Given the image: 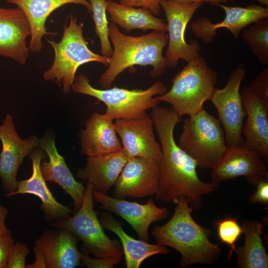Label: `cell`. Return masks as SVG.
Returning a JSON list of instances; mask_svg holds the SVG:
<instances>
[{
  "label": "cell",
  "mask_w": 268,
  "mask_h": 268,
  "mask_svg": "<svg viewBox=\"0 0 268 268\" xmlns=\"http://www.w3.org/2000/svg\"><path fill=\"white\" fill-rule=\"evenodd\" d=\"M92 7L95 32L99 38L101 55L111 57L113 50L109 37V25L106 15V0H88Z\"/></svg>",
  "instance_id": "f1b7e54d"
},
{
  "label": "cell",
  "mask_w": 268,
  "mask_h": 268,
  "mask_svg": "<svg viewBox=\"0 0 268 268\" xmlns=\"http://www.w3.org/2000/svg\"><path fill=\"white\" fill-rule=\"evenodd\" d=\"M242 227L244 243L243 246L236 247V267L267 268L268 255L263 242V223L258 220H245Z\"/></svg>",
  "instance_id": "4316f807"
},
{
  "label": "cell",
  "mask_w": 268,
  "mask_h": 268,
  "mask_svg": "<svg viewBox=\"0 0 268 268\" xmlns=\"http://www.w3.org/2000/svg\"><path fill=\"white\" fill-rule=\"evenodd\" d=\"M92 196L93 200L99 204V208L121 217L130 224L140 239L145 241L149 240L150 225L166 219L169 215L167 208L157 206L151 199L146 203L140 204L112 197L94 190Z\"/></svg>",
  "instance_id": "4fadbf2b"
},
{
  "label": "cell",
  "mask_w": 268,
  "mask_h": 268,
  "mask_svg": "<svg viewBox=\"0 0 268 268\" xmlns=\"http://www.w3.org/2000/svg\"><path fill=\"white\" fill-rule=\"evenodd\" d=\"M268 163L257 152L244 144L227 146L217 163L211 169V181L220 183L244 177L247 182L256 185L268 179Z\"/></svg>",
  "instance_id": "7c38bea8"
},
{
  "label": "cell",
  "mask_w": 268,
  "mask_h": 268,
  "mask_svg": "<svg viewBox=\"0 0 268 268\" xmlns=\"http://www.w3.org/2000/svg\"><path fill=\"white\" fill-rule=\"evenodd\" d=\"M248 87L255 95L268 102V68L262 69Z\"/></svg>",
  "instance_id": "1f68e13d"
},
{
  "label": "cell",
  "mask_w": 268,
  "mask_h": 268,
  "mask_svg": "<svg viewBox=\"0 0 268 268\" xmlns=\"http://www.w3.org/2000/svg\"><path fill=\"white\" fill-rule=\"evenodd\" d=\"M14 243L10 230L0 235V268H6Z\"/></svg>",
  "instance_id": "836d02e7"
},
{
  "label": "cell",
  "mask_w": 268,
  "mask_h": 268,
  "mask_svg": "<svg viewBox=\"0 0 268 268\" xmlns=\"http://www.w3.org/2000/svg\"><path fill=\"white\" fill-rule=\"evenodd\" d=\"M259 2L261 4L266 5L267 7L268 6V0H255Z\"/></svg>",
  "instance_id": "ab89813d"
},
{
  "label": "cell",
  "mask_w": 268,
  "mask_h": 268,
  "mask_svg": "<svg viewBox=\"0 0 268 268\" xmlns=\"http://www.w3.org/2000/svg\"><path fill=\"white\" fill-rule=\"evenodd\" d=\"M242 37L259 61L268 65V17L259 20L243 30Z\"/></svg>",
  "instance_id": "83f0119b"
},
{
  "label": "cell",
  "mask_w": 268,
  "mask_h": 268,
  "mask_svg": "<svg viewBox=\"0 0 268 268\" xmlns=\"http://www.w3.org/2000/svg\"><path fill=\"white\" fill-rule=\"evenodd\" d=\"M71 89L76 93L93 97L106 106L104 116L111 120H130L144 116L146 111L159 105L155 96L165 93L167 87L158 80L146 89H128L115 86L104 89L93 87L87 76L75 77Z\"/></svg>",
  "instance_id": "8992f818"
},
{
  "label": "cell",
  "mask_w": 268,
  "mask_h": 268,
  "mask_svg": "<svg viewBox=\"0 0 268 268\" xmlns=\"http://www.w3.org/2000/svg\"><path fill=\"white\" fill-rule=\"evenodd\" d=\"M150 116L162 150L156 199L176 204L180 199H185L193 210L201 208L202 197L217 191L219 183L200 180L196 162L175 141L174 129L181 117L171 107L158 105L151 109Z\"/></svg>",
  "instance_id": "6da1fadb"
},
{
  "label": "cell",
  "mask_w": 268,
  "mask_h": 268,
  "mask_svg": "<svg viewBox=\"0 0 268 268\" xmlns=\"http://www.w3.org/2000/svg\"><path fill=\"white\" fill-rule=\"evenodd\" d=\"M171 218L152 230L156 243L169 246L181 255L179 266L186 268L196 264L212 265L219 259L221 249L219 244L212 243L209 229L198 224L191 213L193 209L188 201L182 199L176 204Z\"/></svg>",
  "instance_id": "7a4b0ae2"
},
{
  "label": "cell",
  "mask_w": 268,
  "mask_h": 268,
  "mask_svg": "<svg viewBox=\"0 0 268 268\" xmlns=\"http://www.w3.org/2000/svg\"><path fill=\"white\" fill-rule=\"evenodd\" d=\"M246 75L242 66L234 68L221 88H215L208 101L218 113V120L224 131L227 146H237L244 144L242 128L246 112L240 91L241 83Z\"/></svg>",
  "instance_id": "9c48e42d"
},
{
  "label": "cell",
  "mask_w": 268,
  "mask_h": 268,
  "mask_svg": "<svg viewBox=\"0 0 268 268\" xmlns=\"http://www.w3.org/2000/svg\"><path fill=\"white\" fill-rule=\"evenodd\" d=\"M178 144L202 169H212L227 147L219 120L204 108L184 119Z\"/></svg>",
  "instance_id": "52a82bcc"
},
{
  "label": "cell",
  "mask_w": 268,
  "mask_h": 268,
  "mask_svg": "<svg viewBox=\"0 0 268 268\" xmlns=\"http://www.w3.org/2000/svg\"><path fill=\"white\" fill-rule=\"evenodd\" d=\"M114 126L128 158L139 157L159 162L162 150L155 137L150 116L146 114L139 118L116 120Z\"/></svg>",
  "instance_id": "9a60e30c"
},
{
  "label": "cell",
  "mask_w": 268,
  "mask_h": 268,
  "mask_svg": "<svg viewBox=\"0 0 268 268\" xmlns=\"http://www.w3.org/2000/svg\"><path fill=\"white\" fill-rule=\"evenodd\" d=\"M81 262L88 268H112L121 262L115 259L91 258L89 254L81 253Z\"/></svg>",
  "instance_id": "d6a6232c"
},
{
  "label": "cell",
  "mask_w": 268,
  "mask_h": 268,
  "mask_svg": "<svg viewBox=\"0 0 268 268\" xmlns=\"http://www.w3.org/2000/svg\"><path fill=\"white\" fill-rule=\"evenodd\" d=\"M7 3L15 4L25 15L31 29L29 49L35 54L40 52L44 44V36L56 35L57 33L47 31L45 24L50 15L59 7L69 3L81 4L91 13L92 7L88 0H5Z\"/></svg>",
  "instance_id": "7402d4cb"
},
{
  "label": "cell",
  "mask_w": 268,
  "mask_h": 268,
  "mask_svg": "<svg viewBox=\"0 0 268 268\" xmlns=\"http://www.w3.org/2000/svg\"><path fill=\"white\" fill-rule=\"evenodd\" d=\"M8 212V209L5 206L0 204V235L10 231L5 224Z\"/></svg>",
  "instance_id": "74e56055"
},
{
  "label": "cell",
  "mask_w": 268,
  "mask_h": 268,
  "mask_svg": "<svg viewBox=\"0 0 268 268\" xmlns=\"http://www.w3.org/2000/svg\"><path fill=\"white\" fill-rule=\"evenodd\" d=\"M256 186V189L251 194L249 201L252 204H268V179L259 182Z\"/></svg>",
  "instance_id": "d590c367"
},
{
  "label": "cell",
  "mask_w": 268,
  "mask_h": 268,
  "mask_svg": "<svg viewBox=\"0 0 268 268\" xmlns=\"http://www.w3.org/2000/svg\"><path fill=\"white\" fill-rule=\"evenodd\" d=\"M0 179L3 191L8 194L16 190L19 168L24 158L39 147L40 139L33 135L22 139L16 132L12 116L6 114L0 126Z\"/></svg>",
  "instance_id": "8fae6325"
},
{
  "label": "cell",
  "mask_w": 268,
  "mask_h": 268,
  "mask_svg": "<svg viewBox=\"0 0 268 268\" xmlns=\"http://www.w3.org/2000/svg\"><path fill=\"white\" fill-rule=\"evenodd\" d=\"M214 224L216 225L217 235L221 243L226 244L230 248L227 257L229 260L233 252L236 251V243L243 234V228L238 222L237 218L231 216L219 219Z\"/></svg>",
  "instance_id": "f546056e"
},
{
  "label": "cell",
  "mask_w": 268,
  "mask_h": 268,
  "mask_svg": "<svg viewBox=\"0 0 268 268\" xmlns=\"http://www.w3.org/2000/svg\"><path fill=\"white\" fill-rule=\"evenodd\" d=\"M217 82L216 71L199 56L187 63L173 77L169 90L155 98L169 104L180 117L192 116L204 108Z\"/></svg>",
  "instance_id": "5b68a950"
},
{
  "label": "cell",
  "mask_w": 268,
  "mask_h": 268,
  "mask_svg": "<svg viewBox=\"0 0 268 268\" xmlns=\"http://www.w3.org/2000/svg\"><path fill=\"white\" fill-rule=\"evenodd\" d=\"M246 119L242 134L244 145L268 161V102L255 95L248 86L240 91Z\"/></svg>",
  "instance_id": "ac0fdd59"
},
{
  "label": "cell",
  "mask_w": 268,
  "mask_h": 268,
  "mask_svg": "<svg viewBox=\"0 0 268 268\" xmlns=\"http://www.w3.org/2000/svg\"><path fill=\"white\" fill-rule=\"evenodd\" d=\"M109 37L114 50L108 68L99 78V83L103 88H110L118 75L134 66H151L152 69L149 74L154 78L165 72L167 66L163 50L168 42L166 32L153 31L133 36L122 33L117 25L111 22Z\"/></svg>",
  "instance_id": "3957f363"
},
{
  "label": "cell",
  "mask_w": 268,
  "mask_h": 268,
  "mask_svg": "<svg viewBox=\"0 0 268 268\" xmlns=\"http://www.w3.org/2000/svg\"><path fill=\"white\" fill-rule=\"evenodd\" d=\"M160 0H119L122 5L131 7H140L148 9L154 16L159 15Z\"/></svg>",
  "instance_id": "e575fe53"
},
{
  "label": "cell",
  "mask_w": 268,
  "mask_h": 268,
  "mask_svg": "<svg viewBox=\"0 0 268 268\" xmlns=\"http://www.w3.org/2000/svg\"><path fill=\"white\" fill-rule=\"evenodd\" d=\"M81 152L87 157L116 152L122 145L116 133L114 122L103 114L94 113L79 134Z\"/></svg>",
  "instance_id": "603a6c76"
},
{
  "label": "cell",
  "mask_w": 268,
  "mask_h": 268,
  "mask_svg": "<svg viewBox=\"0 0 268 268\" xmlns=\"http://www.w3.org/2000/svg\"><path fill=\"white\" fill-rule=\"evenodd\" d=\"M93 186L86 183L81 207L67 219L55 221L51 225L55 228L67 230L82 242V252L94 257L115 259L121 261L124 255L122 245L111 239L105 233L94 208Z\"/></svg>",
  "instance_id": "ba28073f"
},
{
  "label": "cell",
  "mask_w": 268,
  "mask_h": 268,
  "mask_svg": "<svg viewBox=\"0 0 268 268\" xmlns=\"http://www.w3.org/2000/svg\"><path fill=\"white\" fill-rule=\"evenodd\" d=\"M33 252L35 255L34 263L26 265L27 268H47L46 258L44 253L37 247L35 246Z\"/></svg>",
  "instance_id": "8d00e7d4"
},
{
  "label": "cell",
  "mask_w": 268,
  "mask_h": 268,
  "mask_svg": "<svg viewBox=\"0 0 268 268\" xmlns=\"http://www.w3.org/2000/svg\"><path fill=\"white\" fill-rule=\"evenodd\" d=\"M128 159L123 149L87 157L85 166L78 169L76 177L91 184L93 190L107 194L114 186Z\"/></svg>",
  "instance_id": "cb8c5ba5"
},
{
  "label": "cell",
  "mask_w": 268,
  "mask_h": 268,
  "mask_svg": "<svg viewBox=\"0 0 268 268\" xmlns=\"http://www.w3.org/2000/svg\"><path fill=\"white\" fill-rule=\"evenodd\" d=\"M159 162L148 158H128L114 187V197L143 198L155 196L159 181Z\"/></svg>",
  "instance_id": "5bb4252c"
},
{
  "label": "cell",
  "mask_w": 268,
  "mask_h": 268,
  "mask_svg": "<svg viewBox=\"0 0 268 268\" xmlns=\"http://www.w3.org/2000/svg\"><path fill=\"white\" fill-rule=\"evenodd\" d=\"M78 239L62 228L47 229L35 241L44 254L48 268H74L81 265Z\"/></svg>",
  "instance_id": "44dd1931"
},
{
  "label": "cell",
  "mask_w": 268,
  "mask_h": 268,
  "mask_svg": "<svg viewBox=\"0 0 268 268\" xmlns=\"http://www.w3.org/2000/svg\"><path fill=\"white\" fill-rule=\"evenodd\" d=\"M102 226L115 233L119 238L125 256L127 268H138L143 262L157 254H167L165 246L153 244L142 240H136L128 234L121 224L110 213L104 212L99 218Z\"/></svg>",
  "instance_id": "d4e9b609"
},
{
  "label": "cell",
  "mask_w": 268,
  "mask_h": 268,
  "mask_svg": "<svg viewBox=\"0 0 268 268\" xmlns=\"http://www.w3.org/2000/svg\"><path fill=\"white\" fill-rule=\"evenodd\" d=\"M39 147L44 150L49 159V161L43 160L40 164L44 179L46 182L58 184L70 196L76 212L83 202L85 187L73 177L64 158L59 153L54 138L45 135L40 139Z\"/></svg>",
  "instance_id": "ffe728a7"
},
{
  "label": "cell",
  "mask_w": 268,
  "mask_h": 268,
  "mask_svg": "<svg viewBox=\"0 0 268 268\" xmlns=\"http://www.w3.org/2000/svg\"><path fill=\"white\" fill-rule=\"evenodd\" d=\"M31 34L27 19L20 8H0V56L25 65L30 52L26 39Z\"/></svg>",
  "instance_id": "d6986e66"
},
{
  "label": "cell",
  "mask_w": 268,
  "mask_h": 268,
  "mask_svg": "<svg viewBox=\"0 0 268 268\" xmlns=\"http://www.w3.org/2000/svg\"><path fill=\"white\" fill-rule=\"evenodd\" d=\"M106 11L111 22L127 32L136 29L144 32L152 30L167 32L168 30L163 20L155 17L145 8L125 6L112 0H107Z\"/></svg>",
  "instance_id": "484cf974"
},
{
  "label": "cell",
  "mask_w": 268,
  "mask_h": 268,
  "mask_svg": "<svg viewBox=\"0 0 268 268\" xmlns=\"http://www.w3.org/2000/svg\"><path fill=\"white\" fill-rule=\"evenodd\" d=\"M29 251L26 244L19 241L14 242L11 250L6 268H26V259Z\"/></svg>",
  "instance_id": "4dcf8cb0"
},
{
  "label": "cell",
  "mask_w": 268,
  "mask_h": 268,
  "mask_svg": "<svg viewBox=\"0 0 268 268\" xmlns=\"http://www.w3.org/2000/svg\"><path fill=\"white\" fill-rule=\"evenodd\" d=\"M180 4H191L196 2H202L210 3L211 4L215 3H226L232 2L234 0H168Z\"/></svg>",
  "instance_id": "f35d334b"
},
{
  "label": "cell",
  "mask_w": 268,
  "mask_h": 268,
  "mask_svg": "<svg viewBox=\"0 0 268 268\" xmlns=\"http://www.w3.org/2000/svg\"><path fill=\"white\" fill-rule=\"evenodd\" d=\"M43 149L35 148L30 154L32 164V173L26 180L18 181L15 191L5 194L6 198L17 195L30 194L36 196L41 201L40 209L44 213L46 220L49 222L67 219L70 216L71 210L67 206L58 201L46 184L40 170L43 160L47 159Z\"/></svg>",
  "instance_id": "e0dca14e"
},
{
  "label": "cell",
  "mask_w": 268,
  "mask_h": 268,
  "mask_svg": "<svg viewBox=\"0 0 268 268\" xmlns=\"http://www.w3.org/2000/svg\"><path fill=\"white\" fill-rule=\"evenodd\" d=\"M54 51L52 66L44 71L47 81L55 82L63 88L64 93L70 91L75 73L81 65L97 62L108 66L110 58L93 52L83 34V24H78L77 18L71 13L68 25L64 26L61 40L59 42L47 39Z\"/></svg>",
  "instance_id": "277c9868"
},
{
  "label": "cell",
  "mask_w": 268,
  "mask_h": 268,
  "mask_svg": "<svg viewBox=\"0 0 268 268\" xmlns=\"http://www.w3.org/2000/svg\"><path fill=\"white\" fill-rule=\"evenodd\" d=\"M225 12V17L220 22L213 23L206 16H202L190 24L194 34L205 44L212 42L217 34L216 30L228 29L234 38L238 39L241 31L251 24L268 17V8L253 4L246 7L229 6L222 3H215Z\"/></svg>",
  "instance_id": "2e32d148"
},
{
  "label": "cell",
  "mask_w": 268,
  "mask_h": 268,
  "mask_svg": "<svg viewBox=\"0 0 268 268\" xmlns=\"http://www.w3.org/2000/svg\"><path fill=\"white\" fill-rule=\"evenodd\" d=\"M160 4L167 21L168 42L165 56L167 67H176L179 60L188 63L200 56L199 43L196 40L187 43L185 39V33L188 23L203 2L180 4L160 0Z\"/></svg>",
  "instance_id": "30bf717a"
}]
</instances>
